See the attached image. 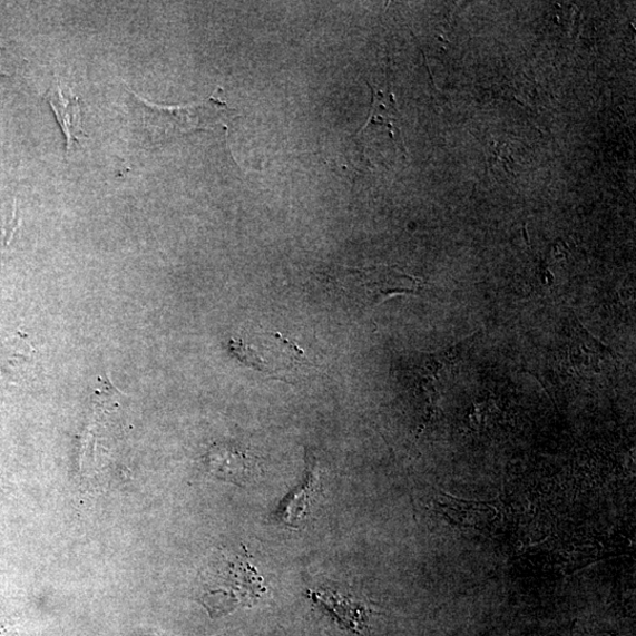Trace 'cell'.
Here are the masks:
<instances>
[{"instance_id": "cell-1", "label": "cell", "mask_w": 636, "mask_h": 636, "mask_svg": "<svg viewBox=\"0 0 636 636\" xmlns=\"http://www.w3.org/2000/svg\"><path fill=\"white\" fill-rule=\"evenodd\" d=\"M202 590V604L217 618L239 607L255 606L266 587L249 554L222 551L204 569Z\"/></svg>"}, {"instance_id": "cell-2", "label": "cell", "mask_w": 636, "mask_h": 636, "mask_svg": "<svg viewBox=\"0 0 636 636\" xmlns=\"http://www.w3.org/2000/svg\"><path fill=\"white\" fill-rule=\"evenodd\" d=\"M182 107H162L140 98L143 120L154 141H164L182 134L212 130L224 125L231 114L229 108L217 95Z\"/></svg>"}, {"instance_id": "cell-3", "label": "cell", "mask_w": 636, "mask_h": 636, "mask_svg": "<svg viewBox=\"0 0 636 636\" xmlns=\"http://www.w3.org/2000/svg\"><path fill=\"white\" fill-rule=\"evenodd\" d=\"M420 278L397 268L348 270L339 280V290L355 303L375 307L395 295H419L425 288Z\"/></svg>"}, {"instance_id": "cell-4", "label": "cell", "mask_w": 636, "mask_h": 636, "mask_svg": "<svg viewBox=\"0 0 636 636\" xmlns=\"http://www.w3.org/2000/svg\"><path fill=\"white\" fill-rule=\"evenodd\" d=\"M371 89L373 94L371 114H369L365 126L356 135L358 139L365 147L376 136L385 135L403 155H407L395 96L373 87Z\"/></svg>"}, {"instance_id": "cell-5", "label": "cell", "mask_w": 636, "mask_h": 636, "mask_svg": "<svg viewBox=\"0 0 636 636\" xmlns=\"http://www.w3.org/2000/svg\"><path fill=\"white\" fill-rule=\"evenodd\" d=\"M306 471L303 482L285 497L276 511V519L291 527H299L310 515V509L321 491V473L313 454L306 453Z\"/></svg>"}, {"instance_id": "cell-6", "label": "cell", "mask_w": 636, "mask_h": 636, "mask_svg": "<svg viewBox=\"0 0 636 636\" xmlns=\"http://www.w3.org/2000/svg\"><path fill=\"white\" fill-rule=\"evenodd\" d=\"M209 464L214 476L237 486L252 483L260 470L253 456L233 444L214 448Z\"/></svg>"}, {"instance_id": "cell-7", "label": "cell", "mask_w": 636, "mask_h": 636, "mask_svg": "<svg viewBox=\"0 0 636 636\" xmlns=\"http://www.w3.org/2000/svg\"><path fill=\"white\" fill-rule=\"evenodd\" d=\"M61 130L67 139V149L70 151L76 141L81 137H88L84 128V118L79 98L65 85L56 84L46 95Z\"/></svg>"}, {"instance_id": "cell-8", "label": "cell", "mask_w": 636, "mask_h": 636, "mask_svg": "<svg viewBox=\"0 0 636 636\" xmlns=\"http://www.w3.org/2000/svg\"><path fill=\"white\" fill-rule=\"evenodd\" d=\"M307 597L334 615L348 630L361 634L366 628V609L348 595L332 590H310Z\"/></svg>"}, {"instance_id": "cell-9", "label": "cell", "mask_w": 636, "mask_h": 636, "mask_svg": "<svg viewBox=\"0 0 636 636\" xmlns=\"http://www.w3.org/2000/svg\"><path fill=\"white\" fill-rule=\"evenodd\" d=\"M20 68V59L16 53L4 47H0V75L12 76Z\"/></svg>"}]
</instances>
